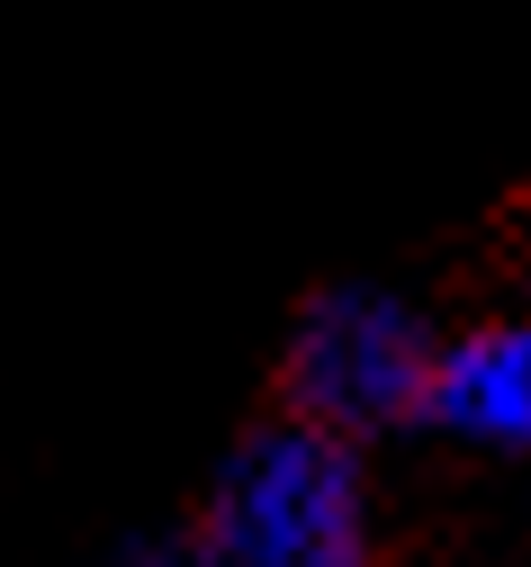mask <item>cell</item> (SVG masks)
I'll list each match as a JSON object with an SVG mask.
<instances>
[{"label":"cell","mask_w":531,"mask_h":567,"mask_svg":"<svg viewBox=\"0 0 531 567\" xmlns=\"http://www.w3.org/2000/svg\"><path fill=\"white\" fill-rule=\"evenodd\" d=\"M423 396H432V342L415 307H397L388 289H325L297 316V342H288L297 423H325L351 442L397 414H423Z\"/></svg>","instance_id":"2"},{"label":"cell","mask_w":531,"mask_h":567,"mask_svg":"<svg viewBox=\"0 0 531 567\" xmlns=\"http://www.w3.org/2000/svg\"><path fill=\"white\" fill-rule=\"evenodd\" d=\"M423 414L450 442L531 451V324H478L460 342H441Z\"/></svg>","instance_id":"3"},{"label":"cell","mask_w":531,"mask_h":567,"mask_svg":"<svg viewBox=\"0 0 531 567\" xmlns=\"http://www.w3.org/2000/svg\"><path fill=\"white\" fill-rule=\"evenodd\" d=\"M135 567H216V558H207V549H144Z\"/></svg>","instance_id":"4"},{"label":"cell","mask_w":531,"mask_h":567,"mask_svg":"<svg viewBox=\"0 0 531 567\" xmlns=\"http://www.w3.org/2000/svg\"><path fill=\"white\" fill-rule=\"evenodd\" d=\"M369 505L351 442L325 423H270L216 477L207 558L216 567H360Z\"/></svg>","instance_id":"1"}]
</instances>
